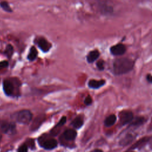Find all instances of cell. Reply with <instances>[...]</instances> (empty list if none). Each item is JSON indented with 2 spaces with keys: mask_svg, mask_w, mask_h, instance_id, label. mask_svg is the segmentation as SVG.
I'll return each mask as SVG.
<instances>
[{
  "mask_svg": "<svg viewBox=\"0 0 152 152\" xmlns=\"http://www.w3.org/2000/svg\"><path fill=\"white\" fill-rule=\"evenodd\" d=\"M83 125V120L80 117L76 118L72 122V125L77 129L80 128Z\"/></svg>",
  "mask_w": 152,
  "mask_h": 152,
  "instance_id": "cell-17",
  "label": "cell"
},
{
  "mask_svg": "<svg viewBox=\"0 0 152 152\" xmlns=\"http://www.w3.org/2000/svg\"><path fill=\"white\" fill-rule=\"evenodd\" d=\"M37 56V51L36 49L34 46L31 47L30 50V52L27 56L28 59L31 61H33L36 58Z\"/></svg>",
  "mask_w": 152,
  "mask_h": 152,
  "instance_id": "cell-16",
  "label": "cell"
},
{
  "mask_svg": "<svg viewBox=\"0 0 152 152\" xmlns=\"http://www.w3.org/2000/svg\"><path fill=\"white\" fill-rule=\"evenodd\" d=\"M104 61L103 60H99L96 63V66L97 68L100 70V71H102L104 69Z\"/></svg>",
  "mask_w": 152,
  "mask_h": 152,
  "instance_id": "cell-20",
  "label": "cell"
},
{
  "mask_svg": "<svg viewBox=\"0 0 152 152\" xmlns=\"http://www.w3.org/2000/svg\"><path fill=\"white\" fill-rule=\"evenodd\" d=\"M13 53V47L11 45H8L5 50H4V54L8 58H10Z\"/></svg>",
  "mask_w": 152,
  "mask_h": 152,
  "instance_id": "cell-18",
  "label": "cell"
},
{
  "mask_svg": "<svg viewBox=\"0 0 152 152\" xmlns=\"http://www.w3.org/2000/svg\"><path fill=\"white\" fill-rule=\"evenodd\" d=\"M119 118L120 123L122 125H126L131 123L134 119L133 113L129 110H124L119 112Z\"/></svg>",
  "mask_w": 152,
  "mask_h": 152,
  "instance_id": "cell-3",
  "label": "cell"
},
{
  "mask_svg": "<svg viewBox=\"0 0 152 152\" xmlns=\"http://www.w3.org/2000/svg\"><path fill=\"white\" fill-rule=\"evenodd\" d=\"M77 136V132L72 129L66 130L64 133V137L66 140H73Z\"/></svg>",
  "mask_w": 152,
  "mask_h": 152,
  "instance_id": "cell-11",
  "label": "cell"
},
{
  "mask_svg": "<svg viewBox=\"0 0 152 152\" xmlns=\"http://www.w3.org/2000/svg\"><path fill=\"white\" fill-rule=\"evenodd\" d=\"M106 83V81L104 80H90L88 83V86L90 88L93 89H97L102 86H103Z\"/></svg>",
  "mask_w": 152,
  "mask_h": 152,
  "instance_id": "cell-8",
  "label": "cell"
},
{
  "mask_svg": "<svg viewBox=\"0 0 152 152\" xmlns=\"http://www.w3.org/2000/svg\"><path fill=\"white\" fill-rule=\"evenodd\" d=\"M58 142L55 139H49L42 144V147L46 150H52L57 146Z\"/></svg>",
  "mask_w": 152,
  "mask_h": 152,
  "instance_id": "cell-6",
  "label": "cell"
},
{
  "mask_svg": "<svg viewBox=\"0 0 152 152\" xmlns=\"http://www.w3.org/2000/svg\"><path fill=\"white\" fill-rule=\"evenodd\" d=\"M92 98L90 96H88L86 97V98L84 100V103L86 104V105H90L92 103Z\"/></svg>",
  "mask_w": 152,
  "mask_h": 152,
  "instance_id": "cell-23",
  "label": "cell"
},
{
  "mask_svg": "<svg viewBox=\"0 0 152 152\" xmlns=\"http://www.w3.org/2000/svg\"><path fill=\"white\" fill-rule=\"evenodd\" d=\"M91 152H103V151L100 149H95V150L91 151Z\"/></svg>",
  "mask_w": 152,
  "mask_h": 152,
  "instance_id": "cell-26",
  "label": "cell"
},
{
  "mask_svg": "<svg viewBox=\"0 0 152 152\" xmlns=\"http://www.w3.org/2000/svg\"><path fill=\"white\" fill-rule=\"evenodd\" d=\"M8 66V62L7 61H4L0 62V69L7 68Z\"/></svg>",
  "mask_w": 152,
  "mask_h": 152,
  "instance_id": "cell-24",
  "label": "cell"
},
{
  "mask_svg": "<svg viewBox=\"0 0 152 152\" xmlns=\"http://www.w3.org/2000/svg\"><path fill=\"white\" fill-rule=\"evenodd\" d=\"M126 152H134V151H126Z\"/></svg>",
  "mask_w": 152,
  "mask_h": 152,
  "instance_id": "cell-27",
  "label": "cell"
},
{
  "mask_svg": "<svg viewBox=\"0 0 152 152\" xmlns=\"http://www.w3.org/2000/svg\"><path fill=\"white\" fill-rule=\"evenodd\" d=\"M27 151H28V148L27 145L26 144H23L21 145L17 151V152H27Z\"/></svg>",
  "mask_w": 152,
  "mask_h": 152,
  "instance_id": "cell-21",
  "label": "cell"
},
{
  "mask_svg": "<svg viewBox=\"0 0 152 152\" xmlns=\"http://www.w3.org/2000/svg\"><path fill=\"white\" fill-rule=\"evenodd\" d=\"M116 116L114 114H111L109 115L104 120V124L106 127H109L114 125L116 121Z\"/></svg>",
  "mask_w": 152,
  "mask_h": 152,
  "instance_id": "cell-12",
  "label": "cell"
},
{
  "mask_svg": "<svg viewBox=\"0 0 152 152\" xmlns=\"http://www.w3.org/2000/svg\"><path fill=\"white\" fill-rule=\"evenodd\" d=\"M149 138L148 137H144L141 139H140V140H138V141H137L131 148L130 149H134L140 147H141L142 145H144L148 140H149Z\"/></svg>",
  "mask_w": 152,
  "mask_h": 152,
  "instance_id": "cell-14",
  "label": "cell"
},
{
  "mask_svg": "<svg viewBox=\"0 0 152 152\" xmlns=\"http://www.w3.org/2000/svg\"><path fill=\"white\" fill-rule=\"evenodd\" d=\"M14 119L20 124H28L32 119V114L28 110H20L14 115Z\"/></svg>",
  "mask_w": 152,
  "mask_h": 152,
  "instance_id": "cell-2",
  "label": "cell"
},
{
  "mask_svg": "<svg viewBox=\"0 0 152 152\" xmlns=\"http://www.w3.org/2000/svg\"><path fill=\"white\" fill-rule=\"evenodd\" d=\"M0 6L5 11L7 12H11L12 11V10L11 8V7H10L9 4L8 2H5V1H3V2H1L0 3Z\"/></svg>",
  "mask_w": 152,
  "mask_h": 152,
  "instance_id": "cell-19",
  "label": "cell"
},
{
  "mask_svg": "<svg viewBox=\"0 0 152 152\" xmlns=\"http://www.w3.org/2000/svg\"><path fill=\"white\" fill-rule=\"evenodd\" d=\"M1 136H0V140H1Z\"/></svg>",
  "mask_w": 152,
  "mask_h": 152,
  "instance_id": "cell-28",
  "label": "cell"
},
{
  "mask_svg": "<svg viewBox=\"0 0 152 152\" xmlns=\"http://www.w3.org/2000/svg\"><path fill=\"white\" fill-rule=\"evenodd\" d=\"M145 119L143 116H138L136 117L135 119L132 120V121L131 122L130 126H139L143 124L145 122Z\"/></svg>",
  "mask_w": 152,
  "mask_h": 152,
  "instance_id": "cell-13",
  "label": "cell"
},
{
  "mask_svg": "<svg viewBox=\"0 0 152 152\" xmlns=\"http://www.w3.org/2000/svg\"><path fill=\"white\" fill-rule=\"evenodd\" d=\"M100 53L97 50H94L89 52L87 56V61L88 63H93L99 56Z\"/></svg>",
  "mask_w": 152,
  "mask_h": 152,
  "instance_id": "cell-10",
  "label": "cell"
},
{
  "mask_svg": "<svg viewBox=\"0 0 152 152\" xmlns=\"http://www.w3.org/2000/svg\"><path fill=\"white\" fill-rule=\"evenodd\" d=\"M3 89L5 92V93L10 96L12 94L13 91H14V86L12 83L7 80H5L3 82Z\"/></svg>",
  "mask_w": 152,
  "mask_h": 152,
  "instance_id": "cell-7",
  "label": "cell"
},
{
  "mask_svg": "<svg viewBox=\"0 0 152 152\" xmlns=\"http://www.w3.org/2000/svg\"><path fill=\"white\" fill-rule=\"evenodd\" d=\"M134 61L128 58H116L113 62V72L116 75L126 74L134 68Z\"/></svg>",
  "mask_w": 152,
  "mask_h": 152,
  "instance_id": "cell-1",
  "label": "cell"
},
{
  "mask_svg": "<svg viewBox=\"0 0 152 152\" xmlns=\"http://www.w3.org/2000/svg\"><path fill=\"white\" fill-rule=\"evenodd\" d=\"M0 131L7 134H13L15 132V125L13 123L2 121L0 122Z\"/></svg>",
  "mask_w": 152,
  "mask_h": 152,
  "instance_id": "cell-4",
  "label": "cell"
},
{
  "mask_svg": "<svg viewBox=\"0 0 152 152\" xmlns=\"http://www.w3.org/2000/svg\"><path fill=\"white\" fill-rule=\"evenodd\" d=\"M66 121V118L65 116H63L61 120L59 121V122L58 123V124L56 125V127H58V126H62L63 125H64L65 124Z\"/></svg>",
  "mask_w": 152,
  "mask_h": 152,
  "instance_id": "cell-22",
  "label": "cell"
},
{
  "mask_svg": "<svg viewBox=\"0 0 152 152\" xmlns=\"http://www.w3.org/2000/svg\"><path fill=\"white\" fill-rule=\"evenodd\" d=\"M134 139V136L132 134H128L126 135L124 138H123L119 144L121 145H126L128 144H129Z\"/></svg>",
  "mask_w": 152,
  "mask_h": 152,
  "instance_id": "cell-15",
  "label": "cell"
},
{
  "mask_svg": "<svg viewBox=\"0 0 152 152\" xmlns=\"http://www.w3.org/2000/svg\"><path fill=\"white\" fill-rule=\"evenodd\" d=\"M38 46L40 49L45 52H48L50 48V44L44 39H39L38 41Z\"/></svg>",
  "mask_w": 152,
  "mask_h": 152,
  "instance_id": "cell-9",
  "label": "cell"
},
{
  "mask_svg": "<svg viewBox=\"0 0 152 152\" xmlns=\"http://www.w3.org/2000/svg\"><path fill=\"white\" fill-rule=\"evenodd\" d=\"M126 50V46L122 43H117L110 47V52L114 56H121L124 55Z\"/></svg>",
  "mask_w": 152,
  "mask_h": 152,
  "instance_id": "cell-5",
  "label": "cell"
},
{
  "mask_svg": "<svg viewBox=\"0 0 152 152\" xmlns=\"http://www.w3.org/2000/svg\"><path fill=\"white\" fill-rule=\"evenodd\" d=\"M146 80L147 82L149 83H152V75L150 74H148L146 75Z\"/></svg>",
  "mask_w": 152,
  "mask_h": 152,
  "instance_id": "cell-25",
  "label": "cell"
}]
</instances>
